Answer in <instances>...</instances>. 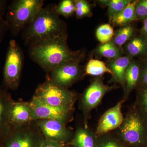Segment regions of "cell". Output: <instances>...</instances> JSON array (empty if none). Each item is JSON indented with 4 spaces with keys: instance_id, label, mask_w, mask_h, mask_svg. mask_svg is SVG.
<instances>
[{
    "instance_id": "obj_1",
    "label": "cell",
    "mask_w": 147,
    "mask_h": 147,
    "mask_svg": "<svg viewBox=\"0 0 147 147\" xmlns=\"http://www.w3.org/2000/svg\"><path fill=\"white\" fill-rule=\"evenodd\" d=\"M57 5L42 7L34 20L22 32L29 46L60 38H66L64 24L56 9Z\"/></svg>"
},
{
    "instance_id": "obj_2",
    "label": "cell",
    "mask_w": 147,
    "mask_h": 147,
    "mask_svg": "<svg viewBox=\"0 0 147 147\" xmlns=\"http://www.w3.org/2000/svg\"><path fill=\"white\" fill-rule=\"evenodd\" d=\"M30 56L45 71L54 69L79 56L69 48L66 38H60L29 46Z\"/></svg>"
},
{
    "instance_id": "obj_3",
    "label": "cell",
    "mask_w": 147,
    "mask_h": 147,
    "mask_svg": "<svg viewBox=\"0 0 147 147\" xmlns=\"http://www.w3.org/2000/svg\"><path fill=\"white\" fill-rule=\"evenodd\" d=\"M43 7L42 0L13 1L9 6L5 21L11 34L16 36L23 32Z\"/></svg>"
},
{
    "instance_id": "obj_4",
    "label": "cell",
    "mask_w": 147,
    "mask_h": 147,
    "mask_svg": "<svg viewBox=\"0 0 147 147\" xmlns=\"http://www.w3.org/2000/svg\"><path fill=\"white\" fill-rule=\"evenodd\" d=\"M32 122L9 129L0 139V147H41L45 139L36 123L34 126Z\"/></svg>"
},
{
    "instance_id": "obj_5",
    "label": "cell",
    "mask_w": 147,
    "mask_h": 147,
    "mask_svg": "<svg viewBox=\"0 0 147 147\" xmlns=\"http://www.w3.org/2000/svg\"><path fill=\"white\" fill-rule=\"evenodd\" d=\"M23 51L14 40L9 44L3 73V84L6 89L16 90L20 83L23 67Z\"/></svg>"
},
{
    "instance_id": "obj_6",
    "label": "cell",
    "mask_w": 147,
    "mask_h": 147,
    "mask_svg": "<svg viewBox=\"0 0 147 147\" xmlns=\"http://www.w3.org/2000/svg\"><path fill=\"white\" fill-rule=\"evenodd\" d=\"M34 96L46 104L59 108H73L76 94L49 79L40 85Z\"/></svg>"
},
{
    "instance_id": "obj_7",
    "label": "cell",
    "mask_w": 147,
    "mask_h": 147,
    "mask_svg": "<svg viewBox=\"0 0 147 147\" xmlns=\"http://www.w3.org/2000/svg\"><path fill=\"white\" fill-rule=\"evenodd\" d=\"M34 121L40 119H55L66 123L72 119L73 108L55 107L33 96L30 101Z\"/></svg>"
},
{
    "instance_id": "obj_8",
    "label": "cell",
    "mask_w": 147,
    "mask_h": 147,
    "mask_svg": "<svg viewBox=\"0 0 147 147\" xmlns=\"http://www.w3.org/2000/svg\"><path fill=\"white\" fill-rule=\"evenodd\" d=\"M80 56L57 67L50 71L48 79L58 86L67 89L81 77Z\"/></svg>"
},
{
    "instance_id": "obj_9",
    "label": "cell",
    "mask_w": 147,
    "mask_h": 147,
    "mask_svg": "<svg viewBox=\"0 0 147 147\" xmlns=\"http://www.w3.org/2000/svg\"><path fill=\"white\" fill-rule=\"evenodd\" d=\"M120 127V135L125 145L136 146L143 142L144 129L137 114L132 113L129 115Z\"/></svg>"
},
{
    "instance_id": "obj_10",
    "label": "cell",
    "mask_w": 147,
    "mask_h": 147,
    "mask_svg": "<svg viewBox=\"0 0 147 147\" xmlns=\"http://www.w3.org/2000/svg\"><path fill=\"white\" fill-rule=\"evenodd\" d=\"M44 139L64 143L72 139V133L66 123L55 119L34 121Z\"/></svg>"
},
{
    "instance_id": "obj_11",
    "label": "cell",
    "mask_w": 147,
    "mask_h": 147,
    "mask_svg": "<svg viewBox=\"0 0 147 147\" xmlns=\"http://www.w3.org/2000/svg\"><path fill=\"white\" fill-rule=\"evenodd\" d=\"M112 88L113 87L104 85L98 78L92 82L82 98L81 104L85 117H88L90 111L99 105L105 94Z\"/></svg>"
},
{
    "instance_id": "obj_12",
    "label": "cell",
    "mask_w": 147,
    "mask_h": 147,
    "mask_svg": "<svg viewBox=\"0 0 147 147\" xmlns=\"http://www.w3.org/2000/svg\"><path fill=\"white\" fill-rule=\"evenodd\" d=\"M30 102L12 100L8 116V129L33 121Z\"/></svg>"
},
{
    "instance_id": "obj_13",
    "label": "cell",
    "mask_w": 147,
    "mask_h": 147,
    "mask_svg": "<svg viewBox=\"0 0 147 147\" xmlns=\"http://www.w3.org/2000/svg\"><path fill=\"white\" fill-rule=\"evenodd\" d=\"M123 101L121 100L102 115L96 131L97 136L104 135L121 126L124 119L121 111Z\"/></svg>"
},
{
    "instance_id": "obj_14",
    "label": "cell",
    "mask_w": 147,
    "mask_h": 147,
    "mask_svg": "<svg viewBox=\"0 0 147 147\" xmlns=\"http://www.w3.org/2000/svg\"><path fill=\"white\" fill-rule=\"evenodd\" d=\"M7 89L0 88V139L8 130V116L13 99Z\"/></svg>"
},
{
    "instance_id": "obj_15",
    "label": "cell",
    "mask_w": 147,
    "mask_h": 147,
    "mask_svg": "<svg viewBox=\"0 0 147 147\" xmlns=\"http://www.w3.org/2000/svg\"><path fill=\"white\" fill-rule=\"evenodd\" d=\"M67 144L72 147H97L96 137L87 128H79Z\"/></svg>"
},
{
    "instance_id": "obj_16",
    "label": "cell",
    "mask_w": 147,
    "mask_h": 147,
    "mask_svg": "<svg viewBox=\"0 0 147 147\" xmlns=\"http://www.w3.org/2000/svg\"><path fill=\"white\" fill-rule=\"evenodd\" d=\"M130 63V59L126 56L119 57L115 59L110 64L109 68L113 72V76L115 80L123 87L124 86V88L125 86V74Z\"/></svg>"
},
{
    "instance_id": "obj_17",
    "label": "cell",
    "mask_w": 147,
    "mask_h": 147,
    "mask_svg": "<svg viewBox=\"0 0 147 147\" xmlns=\"http://www.w3.org/2000/svg\"><path fill=\"white\" fill-rule=\"evenodd\" d=\"M138 1L130 2L123 10L117 14L111 20L112 23L116 26H123L134 21L137 18L135 12V6Z\"/></svg>"
},
{
    "instance_id": "obj_18",
    "label": "cell",
    "mask_w": 147,
    "mask_h": 147,
    "mask_svg": "<svg viewBox=\"0 0 147 147\" xmlns=\"http://www.w3.org/2000/svg\"><path fill=\"white\" fill-rule=\"evenodd\" d=\"M139 66L135 62L131 63L127 69L125 77V94L127 96L137 84L139 75Z\"/></svg>"
},
{
    "instance_id": "obj_19",
    "label": "cell",
    "mask_w": 147,
    "mask_h": 147,
    "mask_svg": "<svg viewBox=\"0 0 147 147\" xmlns=\"http://www.w3.org/2000/svg\"><path fill=\"white\" fill-rule=\"evenodd\" d=\"M105 73L113 75V72L102 61L92 59L87 64L86 68V74L92 76H97Z\"/></svg>"
},
{
    "instance_id": "obj_20",
    "label": "cell",
    "mask_w": 147,
    "mask_h": 147,
    "mask_svg": "<svg viewBox=\"0 0 147 147\" xmlns=\"http://www.w3.org/2000/svg\"><path fill=\"white\" fill-rule=\"evenodd\" d=\"M127 51L131 56H137L145 53L147 50V40L142 37H136L127 45Z\"/></svg>"
},
{
    "instance_id": "obj_21",
    "label": "cell",
    "mask_w": 147,
    "mask_h": 147,
    "mask_svg": "<svg viewBox=\"0 0 147 147\" xmlns=\"http://www.w3.org/2000/svg\"><path fill=\"white\" fill-rule=\"evenodd\" d=\"M98 52L101 56L109 59H116L119 57L120 55V50L117 46L111 41L99 46L98 48Z\"/></svg>"
},
{
    "instance_id": "obj_22",
    "label": "cell",
    "mask_w": 147,
    "mask_h": 147,
    "mask_svg": "<svg viewBox=\"0 0 147 147\" xmlns=\"http://www.w3.org/2000/svg\"><path fill=\"white\" fill-rule=\"evenodd\" d=\"M131 2L129 0H112L108 4V14L110 21Z\"/></svg>"
},
{
    "instance_id": "obj_23",
    "label": "cell",
    "mask_w": 147,
    "mask_h": 147,
    "mask_svg": "<svg viewBox=\"0 0 147 147\" xmlns=\"http://www.w3.org/2000/svg\"><path fill=\"white\" fill-rule=\"evenodd\" d=\"M133 31V28L131 26L124 27L116 34L113 42L116 46L121 47L131 37Z\"/></svg>"
},
{
    "instance_id": "obj_24",
    "label": "cell",
    "mask_w": 147,
    "mask_h": 147,
    "mask_svg": "<svg viewBox=\"0 0 147 147\" xmlns=\"http://www.w3.org/2000/svg\"><path fill=\"white\" fill-rule=\"evenodd\" d=\"M113 36L114 30L109 24L101 25L96 30V37L102 44L110 41Z\"/></svg>"
},
{
    "instance_id": "obj_25",
    "label": "cell",
    "mask_w": 147,
    "mask_h": 147,
    "mask_svg": "<svg viewBox=\"0 0 147 147\" xmlns=\"http://www.w3.org/2000/svg\"><path fill=\"white\" fill-rule=\"evenodd\" d=\"M59 15L66 17L71 16L75 12V1L71 0H63L60 2L56 7Z\"/></svg>"
},
{
    "instance_id": "obj_26",
    "label": "cell",
    "mask_w": 147,
    "mask_h": 147,
    "mask_svg": "<svg viewBox=\"0 0 147 147\" xmlns=\"http://www.w3.org/2000/svg\"><path fill=\"white\" fill-rule=\"evenodd\" d=\"M98 137L96 138L97 147H125L123 143L115 138L107 136Z\"/></svg>"
},
{
    "instance_id": "obj_27",
    "label": "cell",
    "mask_w": 147,
    "mask_h": 147,
    "mask_svg": "<svg viewBox=\"0 0 147 147\" xmlns=\"http://www.w3.org/2000/svg\"><path fill=\"white\" fill-rule=\"evenodd\" d=\"M75 1V11L78 18H82L88 16L90 13V8L87 2L83 0Z\"/></svg>"
},
{
    "instance_id": "obj_28",
    "label": "cell",
    "mask_w": 147,
    "mask_h": 147,
    "mask_svg": "<svg viewBox=\"0 0 147 147\" xmlns=\"http://www.w3.org/2000/svg\"><path fill=\"white\" fill-rule=\"evenodd\" d=\"M137 18H143L147 17V0L138 1L135 6Z\"/></svg>"
},
{
    "instance_id": "obj_29",
    "label": "cell",
    "mask_w": 147,
    "mask_h": 147,
    "mask_svg": "<svg viewBox=\"0 0 147 147\" xmlns=\"http://www.w3.org/2000/svg\"><path fill=\"white\" fill-rule=\"evenodd\" d=\"M65 144L44 139L41 147H64Z\"/></svg>"
},
{
    "instance_id": "obj_30",
    "label": "cell",
    "mask_w": 147,
    "mask_h": 147,
    "mask_svg": "<svg viewBox=\"0 0 147 147\" xmlns=\"http://www.w3.org/2000/svg\"><path fill=\"white\" fill-rule=\"evenodd\" d=\"M8 29L5 21L3 18L0 19V42L2 40L4 36Z\"/></svg>"
},
{
    "instance_id": "obj_31",
    "label": "cell",
    "mask_w": 147,
    "mask_h": 147,
    "mask_svg": "<svg viewBox=\"0 0 147 147\" xmlns=\"http://www.w3.org/2000/svg\"><path fill=\"white\" fill-rule=\"evenodd\" d=\"M6 1L0 0V19L3 18V16L5 13L7 5Z\"/></svg>"
},
{
    "instance_id": "obj_32",
    "label": "cell",
    "mask_w": 147,
    "mask_h": 147,
    "mask_svg": "<svg viewBox=\"0 0 147 147\" xmlns=\"http://www.w3.org/2000/svg\"><path fill=\"white\" fill-rule=\"evenodd\" d=\"M142 98H143L144 108L145 111L147 114V90L145 91L143 93Z\"/></svg>"
},
{
    "instance_id": "obj_33",
    "label": "cell",
    "mask_w": 147,
    "mask_h": 147,
    "mask_svg": "<svg viewBox=\"0 0 147 147\" xmlns=\"http://www.w3.org/2000/svg\"><path fill=\"white\" fill-rule=\"evenodd\" d=\"M142 80L144 83L147 85V66L143 71Z\"/></svg>"
},
{
    "instance_id": "obj_34",
    "label": "cell",
    "mask_w": 147,
    "mask_h": 147,
    "mask_svg": "<svg viewBox=\"0 0 147 147\" xmlns=\"http://www.w3.org/2000/svg\"><path fill=\"white\" fill-rule=\"evenodd\" d=\"M142 32L144 34L147 35V17L145 18L144 21V26L142 28Z\"/></svg>"
},
{
    "instance_id": "obj_35",
    "label": "cell",
    "mask_w": 147,
    "mask_h": 147,
    "mask_svg": "<svg viewBox=\"0 0 147 147\" xmlns=\"http://www.w3.org/2000/svg\"><path fill=\"white\" fill-rule=\"evenodd\" d=\"M64 147H72V146H70V145H68V144H65V146H64Z\"/></svg>"
}]
</instances>
